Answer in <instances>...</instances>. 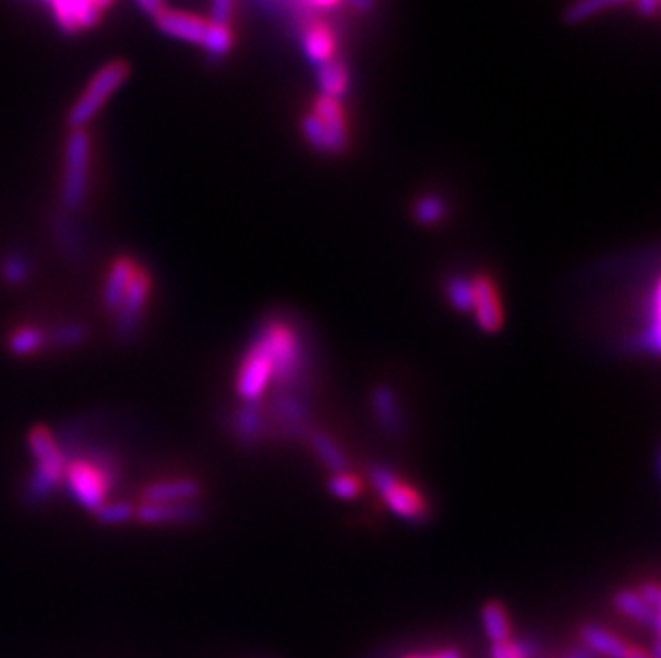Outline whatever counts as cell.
Masks as SVG:
<instances>
[{"instance_id":"16","label":"cell","mask_w":661,"mask_h":658,"mask_svg":"<svg viewBox=\"0 0 661 658\" xmlns=\"http://www.w3.org/2000/svg\"><path fill=\"white\" fill-rule=\"evenodd\" d=\"M371 402H373V411L377 415V421L381 423V428L394 436L401 434L405 428V419H403V411H401V402H398L394 391L386 385H379L373 389Z\"/></svg>"},{"instance_id":"21","label":"cell","mask_w":661,"mask_h":658,"mask_svg":"<svg viewBox=\"0 0 661 658\" xmlns=\"http://www.w3.org/2000/svg\"><path fill=\"white\" fill-rule=\"evenodd\" d=\"M54 235H56V244L60 248V253L69 261V263H82L84 261V242L82 235L67 216L56 218L54 223Z\"/></svg>"},{"instance_id":"26","label":"cell","mask_w":661,"mask_h":658,"mask_svg":"<svg viewBox=\"0 0 661 658\" xmlns=\"http://www.w3.org/2000/svg\"><path fill=\"white\" fill-rule=\"evenodd\" d=\"M86 338H88V329L82 323H60L45 334V342L58 349L80 347V344L86 342Z\"/></svg>"},{"instance_id":"14","label":"cell","mask_w":661,"mask_h":658,"mask_svg":"<svg viewBox=\"0 0 661 658\" xmlns=\"http://www.w3.org/2000/svg\"><path fill=\"white\" fill-rule=\"evenodd\" d=\"M137 270L140 268H137L135 261L129 257H120L114 261L112 270H110V274H107L105 285H103L101 302H103L105 310H110V312L118 310L122 297H125Z\"/></svg>"},{"instance_id":"18","label":"cell","mask_w":661,"mask_h":658,"mask_svg":"<svg viewBox=\"0 0 661 658\" xmlns=\"http://www.w3.org/2000/svg\"><path fill=\"white\" fill-rule=\"evenodd\" d=\"M580 639L589 652L604 658H627L629 654V646H625L617 635L608 633L606 629H599L595 624L582 626Z\"/></svg>"},{"instance_id":"36","label":"cell","mask_w":661,"mask_h":658,"mask_svg":"<svg viewBox=\"0 0 661 658\" xmlns=\"http://www.w3.org/2000/svg\"><path fill=\"white\" fill-rule=\"evenodd\" d=\"M135 3L144 13L155 15V18L165 9V0H135Z\"/></svg>"},{"instance_id":"7","label":"cell","mask_w":661,"mask_h":658,"mask_svg":"<svg viewBox=\"0 0 661 658\" xmlns=\"http://www.w3.org/2000/svg\"><path fill=\"white\" fill-rule=\"evenodd\" d=\"M63 485L75 503L92 513L105 503V494L110 490L103 475L86 460H75L67 464Z\"/></svg>"},{"instance_id":"10","label":"cell","mask_w":661,"mask_h":658,"mask_svg":"<svg viewBox=\"0 0 661 658\" xmlns=\"http://www.w3.org/2000/svg\"><path fill=\"white\" fill-rule=\"evenodd\" d=\"M135 517L152 526H182L197 522L202 509L195 503H144L135 509Z\"/></svg>"},{"instance_id":"3","label":"cell","mask_w":661,"mask_h":658,"mask_svg":"<svg viewBox=\"0 0 661 658\" xmlns=\"http://www.w3.org/2000/svg\"><path fill=\"white\" fill-rule=\"evenodd\" d=\"M304 137L321 152H341L347 146V120L341 101L321 97L315 103L313 114L304 118Z\"/></svg>"},{"instance_id":"9","label":"cell","mask_w":661,"mask_h":658,"mask_svg":"<svg viewBox=\"0 0 661 658\" xmlns=\"http://www.w3.org/2000/svg\"><path fill=\"white\" fill-rule=\"evenodd\" d=\"M473 282V315L480 329L486 334H497L503 327V306L493 278L478 274Z\"/></svg>"},{"instance_id":"24","label":"cell","mask_w":661,"mask_h":658,"mask_svg":"<svg viewBox=\"0 0 661 658\" xmlns=\"http://www.w3.org/2000/svg\"><path fill=\"white\" fill-rule=\"evenodd\" d=\"M317 82H319V88L324 97L341 101V97L347 90V84H349L347 69L341 65V62L330 60V62H326V65L319 67Z\"/></svg>"},{"instance_id":"2","label":"cell","mask_w":661,"mask_h":658,"mask_svg":"<svg viewBox=\"0 0 661 658\" xmlns=\"http://www.w3.org/2000/svg\"><path fill=\"white\" fill-rule=\"evenodd\" d=\"M127 77H129V67L127 62L122 60L107 62L105 67H101L95 75H92V80L84 88L82 97L73 103L71 112L67 116V124L71 127V131L84 129L86 124L101 112V107L114 97V92L127 82Z\"/></svg>"},{"instance_id":"1","label":"cell","mask_w":661,"mask_h":658,"mask_svg":"<svg viewBox=\"0 0 661 658\" xmlns=\"http://www.w3.org/2000/svg\"><path fill=\"white\" fill-rule=\"evenodd\" d=\"M257 332L264 338L272 368L274 381L281 387H291L300 383L304 372V344L300 334L283 319H268L259 325Z\"/></svg>"},{"instance_id":"27","label":"cell","mask_w":661,"mask_h":658,"mask_svg":"<svg viewBox=\"0 0 661 658\" xmlns=\"http://www.w3.org/2000/svg\"><path fill=\"white\" fill-rule=\"evenodd\" d=\"M199 45H202L204 50H206L212 58H221V56L229 54V50H232V45H234L232 28H229V26H223V24L208 22L206 33H204V39H202V43H199Z\"/></svg>"},{"instance_id":"35","label":"cell","mask_w":661,"mask_h":658,"mask_svg":"<svg viewBox=\"0 0 661 658\" xmlns=\"http://www.w3.org/2000/svg\"><path fill=\"white\" fill-rule=\"evenodd\" d=\"M638 594H640V599L647 603L651 609L659 611V601L661 599H659V588L655 584H644Z\"/></svg>"},{"instance_id":"15","label":"cell","mask_w":661,"mask_h":658,"mask_svg":"<svg viewBox=\"0 0 661 658\" xmlns=\"http://www.w3.org/2000/svg\"><path fill=\"white\" fill-rule=\"evenodd\" d=\"M272 415L285 434H309V409L300 398L291 394L279 396L272 402Z\"/></svg>"},{"instance_id":"17","label":"cell","mask_w":661,"mask_h":658,"mask_svg":"<svg viewBox=\"0 0 661 658\" xmlns=\"http://www.w3.org/2000/svg\"><path fill=\"white\" fill-rule=\"evenodd\" d=\"M334 52H336V39L332 28L315 22L309 28L304 30V54L309 56L311 62L315 65H326V62L334 60Z\"/></svg>"},{"instance_id":"12","label":"cell","mask_w":661,"mask_h":658,"mask_svg":"<svg viewBox=\"0 0 661 658\" xmlns=\"http://www.w3.org/2000/svg\"><path fill=\"white\" fill-rule=\"evenodd\" d=\"M112 0H50L56 20L65 30H80L97 24L99 11Z\"/></svg>"},{"instance_id":"22","label":"cell","mask_w":661,"mask_h":658,"mask_svg":"<svg viewBox=\"0 0 661 658\" xmlns=\"http://www.w3.org/2000/svg\"><path fill=\"white\" fill-rule=\"evenodd\" d=\"M264 428H266V419H264V415H261L259 406L244 402L238 409V413H236V419H234L236 436L240 438L242 443L251 445V443L257 441L261 434H264Z\"/></svg>"},{"instance_id":"25","label":"cell","mask_w":661,"mask_h":658,"mask_svg":"<svg viewBox=\"0 0 661 658\" xmlns=\"http://www.w3.org/2000/svg\"><path fill=\"white\" fill-rule=\"evenodd\" d=\"M30 274H33V268H30L28 257L20 250H11V253L0 259V278L5 280V285L22 287L28 282Z\"/></svg>"},{"instance_id":"28","label":"cell","mask_w":661,"mask_h":658,"mask_svg":"<svg viewBox=\"0 0 661 658\" xmlns=\"http://www.w3.org/2000/svg\"><path fill=\"white\" fill-rule=\"evenodd\" d=\"M45 344V332L39 327H22L18 332H13L9 338V351L15 357H28L43 349Z\"/></svg>"},{"instance_id":"40","label":"cell","mask_w":661,"mask_h":658,"mask_svg":"<svg viewBox=\"0 0 661 658\" xmlns=\"http://www.w3.org/2000/svg\"><path fill=\"white\" fill-rule=\"evenodd\" d=\"M309 3L315 7H332L336 5V0H309Z\"/></svg>"},{"instance_id":"4","label":"cell","mask_w":661,"mask_h":658,"mask_svg":"<svg viewBox=\"0 0 661 658\" xmlns=\"http://www.w3.org/2000/svg\"><path fill=\"white\" fill-rule=\"evenodd\" d=\"M371 481L375 490L386 500L388 509L401 517L405 522H424L428 517V503L420 490L413 485L405 483L394 470L388 466H373L371 468Z\"/></svg>"},{"instance_id":"6","label":"cell","mask_w":661,"mask_h":658,"mask_svg":"<svg viewBox=\"0 0 661 658\" xmlns=\"http://www.w3.org/2000/svg\"><path fill=\"white\" fill-rule=\"evenodd\" d=\"M272 381H274V368L268 347L261 334L255 332L247 353H244L240 359V368L236 372V394L244 402L259 404V400L266 396Z\"/></svg>"},{"instance_id":"20","label":"cell","mask_w":661,"mask_h":658,"mask_svg":"<svg viewBox=\"0 0 661 658\" xmlns=\"http://www.w3.org/2000/svg\"><path fill=\"white\" fill-rule=\"evenodd\" d=\"M614 605H617V609L627 618H632L642 626H651V629L659 631V611L651 609L647 603H644L638 592H632V590L617 592L614 594Z\"/></svg>"},{"instance_id":"41","label":"cell","mask_w":661,"mask_h":658,"mask_svg":"<svg viewBox=\"0 0 661 658\" xmlns=\"http://www.w3.org/2000/svg\"><path fill=\"white\" fill-rule=\"evenodd\" d=\"M353 7H358V9H368L373 5V0H351Z\"/></svg>"},{"instance_id":"19","label":"cell","mask_w":661,"mask_h":658,"mask_svg":"<svg viewBox=\"0 0 661 658\" xmlns=\"http://www.w3.org/2000/svg\"><path fill=\"white\" fill-rule=\"evenodd\" d=\"M309 443H311L313 451L317 453V458L324 462V466L330 468L334 475L347 473L349 460L345 456V451L336 445V441L330 434H326L324 430H313V432H309Z\"/></svg>"},{"instance_id":"23","label":"cell","mask_w":661,"mask_h":658,"mask_svg":"<svg viewBox=\"0 0 661 658\" xmlns=\"http://www.w3.org/2000/svg\"><path fill=\"white\" fill-rule=\"evenodd\" d=\"M482 624L488 639L493 644H503V641H510L512 635V626L510 618H507V611L503 609L501 603H486L482 609Z\"/></svg>"},{"instance_id":"8","label":"cell","mask_w":661,"mask_h":658,"mask_svg":"<svg viewBox=\"0 0 661 658\" xmlns=\"http://www.w3.org/2000/svg\"><path fill=\"white\" fill-rule=\"evenodd\" d=\"M148 297H150V276L144 270H137L116 310L114 334L120 342H131L135 338L137 329H140L144 321Z\"/></svg>"},{"instance_id":"29","label":"cell","mask_w":661,"mask_h":658,"mask_svg":"<svg viewBox=\"0 0 661 658\" xmlns=\"http://www.w3.org/2000/svg\"><path fill=\"white\" fill-rule=\"evenodd\" d=\"M445 295H448V302L463 315H469L473 310V282L467 276H454L448 280L445 285Z\"/></svg>"},{"instance_id":"33","label":"cell","mask_w":661,"mask_h":658,"mask_svg":"<svg viewBox=\"0 0 661 658\" xmlns=\"http://www.w3.org/2000/svg\"><path fill=\"white\" fill-rule=\"evenodd\" d=\"M531 648L520 641H503V644H493V658H531Z\"/></svg>"},{"instance_id":"32","label":"cell","mask_w":661,"mask_h":658,"mask_svg":"<svg viewBox=\"0 0 661 658\" xmlns=\"http://www.w3.org/2000/svg\"><path fill=\"white\" fill-rule=\"evenodd\" d=\"M330 492L336 496V498H341V500H353L356 496H360L362 492V485L360 481L349 475V473H338L330 479Z\"/></svg>"},{"instance_id":"30","label":"cell","mask_w":661,"mask_h":658,"mask_svg":"<svg viewBox=\"0 0 661 658\" xmlns=\"http://www.w3.org/2000/svg\"><path fill=\"white\" fill-rule=\"evenodd\" d=\"M97 522L103 526H120L127 524L135 517V509L129 503H122V500H116V503H105L95 511Z\"/></svg>"},{"instance_id":"42","label":"cell","mask_w":661,"mask_h":658,"mask_svg":"<svg viewBox=\"0 0 661 658\" xmlns=\"http://www.w3.org/2000/svg\"><path fill=\"white\" fill-rule=\"evenodd\" d=\"M627 658H649L647 654H644L642 650H636V648H629V654H627Z\"/></svg>"},{"instance_id":"11","label":"cell","mask_w":661,"mask_h":658,"mask_svg":"<svg viewBox=\"0 0 661 658\" xmlns=\"http://www.w3.org/2000/svg\"><path fill=\"white\" fill-rule=\"evenodd\" d=\"M155 22L163 35L184 41V43H195V45L202 43L206 26H208V20L199 18V15L167 9V7L157 15Z\"/></svg>"},{"instance_id":"31","label":"cell","mask_w":661,"mask_h":658,"mask_svg":"<svg viewBox=\"0 0 661 658\" xmlns=\"http://www.w3.org/2000/svg\"><path fill=\"white\" fill-rule=\"evenodd\" d=\"M413 216H415V221H418L420 225H426V227L437 225L441 221V218L445 216V203H443L441 197L426 195L418 203H415Z\"/></svg>"},{"instance_id":"38","label":"cell","mask_w":661,"mask_h":658,"mask_svg":"<svg viewBox=\"0 0 661 658\" xmlns=\"http://www.w3.org/2000/svg\"><path fill=\"white\" fill-rule=\"evenodd\" d=\"M413 658H460V654L456 650H443L433 656H413Z\"/></svg>"},{"instance_id":"5","label":"cell","mask_w":661,"mask_h":658,"mask_svg":"<svg viewBox=\"0 0 661 658\" xmlns=\"http://www.w3.org/2000/svg\"><path fill=\"white\" fill-rule=\"evenodd\" d=\"M90 171V137L84 129L71 131L65 146V174H63V206L67 212H78L88 193Z\"/></svg>"},{"instance_id":"13","label":"cell","mask_w":661,"mask_h":658,"mask_svg":"<svg viewBox=\"0 0 661 658\" xmlns=\"http://www.w3.org/2000/svg\"><path fill=\"white\" fill-rule=\"evenodd\" d=\"M202 494V485L195 479H167L148 485L144 503H195Z\"/></svg>"},{"instance_id":"39","label":"cell","mask_w":661,"mask_h":658,"mask_svg":"<svg viewBox=\"0 0 661 658\" xmlns=\"http://www.w3.org/2000/svg\"><path fill=\"white\" fill-rule=\"evenodd\" d=\"M657 7V0H640V9L642 13H653Z\"/></svg>"},{"instance_id":"34","label":"cell","mask_w":661,"mask_h":658,"mask_svg":"<svg viewBox=\"0 0 661 658\" xmlns=\"http://www.w3.org/2000/svg\"><path fill=\"white\" fill-rule=\"evenodd\" d=\"M210 15H212L210 22L229 26V22H232V15H234V0H212Z\"/></svg>"},{"instance_id":"37","label":"cell","mask_w":661,"mask_h":658,"mask_svg":"<svg viewBox=\"0 0 661 658\" xmlns=\"http://www.w3.org/2000/svg\"><path fill=\"white\" fill-rule=\"evenodd\" d=\"M563 658H595V654L589 652L587 648H578V650H572L570 654L563 656Z\"/></svg>"}]
</instances>
